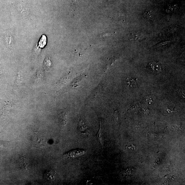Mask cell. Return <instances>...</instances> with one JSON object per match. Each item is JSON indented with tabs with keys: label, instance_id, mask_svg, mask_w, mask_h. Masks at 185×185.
<instances>
[{
	"label": "cell",
	"instance_id": "6",
	"mask_svg": "<svg viewBox=\"0 0 185 185\" xmlns=\"http://www.w3.org/2000/svg\"><path fill=\"white\" fill-rule=\"evenodd\" d=\"M9 142H7L0 139V151L4 150L8 145Z\"/></svg>",
	"mask_w": 185,
	"mask_h": 185
},
{
	"label": "cell",
	"instance_id": "10",
	"mask_svg": "<svg viewBox=\"0 0 185 185\" xmlns=\"http://www.w3.org/2000/svg\"><path fill=\"white\" fill-rule=\"evenodd\" d=\"M114 119H115V122H117V120H118V116L117 115H116V114H115L114 115Z\"/></svg>",
	"mask_w": 185,
	"mask_h": 185
},
{
	"label": "cell",
	"instance_id": "8",
	"mask_svg": "<svg viewBox=\"0 0 185 185\" xmlns=\"http://www.w3.org/2000/svg\"><path fill=\"white\" fill-rule=\"evenodd\" d=\"M45 66L46 67H49L51 65V61L48 59H46L44 63Z\"/></svg>",
	"mask_w": 185,
	"mask_h": 185
},
{
	"label": "cell",
	"instance_id": "4",
	"mask_svg": "<svg viewBox=\"0 0 185 185\" xmlns=\"http://www.w3.org/2000/svg\"><path fill=\"white\" fill-rule=\"evenodd\" d=\"M56 173L53 170L47 171L45 172L44 177L45 179L49 181H54L56 178Z\"/></svg>",
	"mask_w": 185,
	"mask_h": 185
},
{
	"label": "cell",
	"instance_id": "5",
	"mask_svg": "<svg viewBox=\"0 0 185 185\" xmlns=\"http://www.w3.org/2000/svg\"><path fill=\"white\" fill-rule=\"evenodd\" d=\"M96 138L99 143L101 145V151H102L104 146V137L103 130L102 128L101 124V122L100 123V128H99L98 133L97 134Z\"/></svg>",
	"mask_w": 185,
	"mask_h": 185
},
{
	"label": "cell",
	"instance_id": "9",
	"mask_svg": "<svg viewBox=\"0 0 185 185\" xmlns=\"http://www.w3.org/2000/svg\"><path fill=\"white\" fill-rule=\"evenodd\" d=\"M146 101H147L151 102H151L153 101V100L151 98L149 97H148V98H146Z\"/></svg>",
	"mask_w": 185,
	"mask_h": 185
},
{
	"label": "cell",
	"instance_id": "1",
	"mask_svg": "<svg viewBox=\"0 0 185 185\" xmlns=\"http://www.w3.org/2000/svg\"><path fill=\"white\" fill-rule=\"evenodd\" d=\"M85 153L84 151L75 150L71 151L65 154L66 157L69 158H75L84 155Z\"/></svg>",
	"mask_w": 185,
	"mask_h": 185
},
{
	"label": "cell",
	"instance_id": "2",
	"mask_svg": "<svg viewBox=\"0 0 185 185\" xmlns=\"http://www.w3.org/2000/svg\"><path fill=\"white\" fill-rule=\"evenodd\" d=\"M148 66L149 68L154 73H158L162 72V66L160 63L152 62L149 63Z\"/></svg>",
	"mask_w": 185,
	"mask_h": 185
},
{
	"label": "cell",
	"instance_id": "3",
	"mask_svg": "<svg viewBox=\"0 0 185 185\" xmlns=\"http://www.w3.org/2000/svg\"><path fill=\"white\" fill-rule=\"evenodd\" d=\"M79 130L83 136H87L89 134V131L88 128L85 125L82 121H80L79 123Z\"/></svg>",
	"mask_w": 185,
	"mask_h": 185
},
{
	"label": "cell",
	"instance_id": "7",
	"mask_svg": "<svg viewBox=\"0 0 185 185\" xmlns=\"http://www.w3.org/2000/svg\"><path fill=\"white\" fill-rule=\"evenodd\" d=\"M170 41H165L161 42V43L158 44L156 46L158 47H162L165 46L166 45L169 44L170 43Z\"/></svg>",
	"mask_w": 185,
	"mask_h": 185
}]
</instances>
